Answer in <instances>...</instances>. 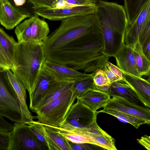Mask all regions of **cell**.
<instances>
[{"label": "cell", "instance_id": "cell-35", "mask_svg": "<svg viewBox=\"0 0 150 150\" xmlns=\"http://www.w3.org/2000/svg\"><path fill=\"white\" fill-rule=\"evenodd\" d=\"M11 132L0 131V150H8Z\"/></svg>", "mask_w": 150, "mask_h": 150}, {"label": "cell", "instance_id": "cell-30", "mask_svg": "<svg viewBox=\"0 0 150 150\" xmlns=\"http://www.w3.org/2000/svg\"><path fill=\"white\" fill-rule=\"evenodd\" d=\"M89 135L95 145L108 150H117L115 146V139L107 133L100 135L91 133Z\"/></svg>", "mask_w": 150, "mask_h": 150}, {"label": "cell", "instance_id": "cell-40", "mask_svg": "<svg viewBox=\"0 0 150 150\" xmlns=\"http://www.w3.org/2000/svg\"><path fill=\"white\" fill-rule=\"evenodd\" d=\"M137 140L138 143L147 149L150 150V136L144 135Z\"/></svg>", "mask_w": 150, "mask_h": 150}, {"label": "cell", "instance_id": "cell-14", "mask_svg": "<svg viewBox=\"0 0 150 150\" xmlns=\"http://www.w3.org/2000/svg\"><path fill=\"white\" fill-rule=\"evenodd\" d=\"M114 57L117 66L123 73L141 77L137 67L132 47L124 44Z\"/></svg>", "mask_w": 150, "mask_h": 150}, {"label": "cell", "instance_id": "cell-28", "mask_svg": "<svg viewBox=\"0 0 150 150\" xmlns=\"http://www.w3.org/2000/svg\"><path fill=\"white\" fill-rule=\"evenodd\" d=\"M90 89H95L91 73L88 76L74 81L73 88V93L71 100V105H73L77 97Z\"/></svg>", "mask_w": 150, "mask_h": 150}, {"label": "cell", "instance_id": "cell-8", "mask_svg": "<svg viewBox=\"0 0 150 150\" xmlns=\"http://www.w3.org/2000/svg\"><path fill=\"white\" fill-rule=\"evenodd\" d=\"M31 16L25 8L15 6L8 0H0V23L6 29H13Z\"/></svg>", "mask_w": 150, "mask_h": 150}, {"label": "cell", "instance_id": "cell-38", "mask_svg": "<svg viewBox=\"0 0 150 150\" xmlns=\"http://www.w3.org/2000/svg\"><path fill=\"white\" fill-rule=\"evenodd\" d=\"M52 0H29L30 4L35 10L41 8H45L50 4Z\"/></svg>", "mask_w": 150, "mask_h": 150}, {"label": "cell", "instance_id": "cell-16", "mask_svg": "<svg viewBox=\"0 0 150 150\" xmlns=\"http://www.w3.org/2000/svg\"><path fill=\"white\" fill-rule=\"evenodd\" d=\"M110 97L105 92L90 89L77 97L76 99L92 111L96 112L98 109L103 107L110 98Z\"/></svg>", "mask_w": 150, "mask_h": 150}, {"label": "cell", "instance_id": "cell-42", "mask_svg": "<svg viewBox=\"0 0 150 150\" xmlns=\"http://www.w3.org/2000/svg\"><path fill=\"white\" fill-rule=\"evenodd\" d=\"M12 4L16 6L21 7L24 5L28 0H8Z\"/></svg>", "mask_w": 150, "mask_h": 150}, {"label": "cell", "instance_id": "cell-27", "mask_svg": "<svg viewBox=\"0 0 150 150\" xmlns=\"http://www.w3.org/2000/svg\"><path fill=\"white\" fill-rule=\"evenodd\" d=\"M96 112L97 114L99 112H103L111 115L117 118L122 122L132 125L137 129H138L141 125L146 124L144 120L110 108H104L103 109Z\"/></svg>", "mask_w": 150, "mask_h": 150}, {"label": "cell", "instance_id": "cell-18", "mask_svg": "<svg viewBox=\"0 0 150 150\" xmlns=\"http://www.w3.org/2000/svg\"><path fill=\"white\" fill-rule=\"evenodd\" d=\"M107 93L112 97H120L137 105L146 107L133 89L125 82L118 81L112 83Z\"/></svg>", "mask_w": 150, "mask_h": 150}, {"label": "cell", "instance_id": "cell-26", "mask_svg": "<svg viewBox=\"0 0 150 150\" xmlns=\"http://www.w3.org/2000/svg\"><path fill=\"white\" fill-rule=\"evenodd\" d=\"M43 125L49 136L57 146L58 150H72L68 141L59 130L52 126Z\"/></svg>", "mask_w": 150, "mask_h": 150}, {"label": "cell", "instance_id": "cell-45", "mask_svg": "<svg viewBox=\"0 0 150 150\" xmlns=\"http://www.w3.org/2000/svg\"><path fill=\"white\" fill-rule=\"evenodd\" d=\"M28 1L29 3H30V2H29V0H28Z\"/></svg>", "mask_w": 150, "mask_h": 150}, {"label": "cell", "instance_id": "cell-41", "mask_svg": "<svg viewBox=\"0 0 150 150\" xmlns=\"http://www.w3.org/2000/svg\"><path fill=\"white\" fill-rule=\"evenodd\" d=\"M143 50L145 55L150 60V40L143 47Z\"/></svg>", "mask_w": 150, "mask_h": 150}, {"label": "cell", "instance_id": "cell-23", "mask_svg": "<svg viewBox=\"0 0 150 150\" xmlns=\"http://www.w3.org/2000/svg\"><path fill=\"white\" fill-rule=\"evenodd\" d=\"M35 14L32 26V37L34 42H40L44 41L50 32L47 23L44 20L40 19Z\"/></svg>", "mask_w": 150, "mask_h": 150}, {"label": "cell", "instance_id": "cell-34", "mask_svg": "<svg viewBox=\"0 0 150 150\" xmlns=\"http://www.w3.org/2000/svg\"><path fill=\"white\" fill-rule=\"evenodd\" d=\"M72 150H84L96 149L98 146L87 143H76L68 141Z\"/></svg>", "mask_w": 150, "mask_h": 150}, {"label": "cell", "instance_id": "cell-21", "mask_svg": "<svg viewBox=\"0 0 150 150\" xmlns=\"http://www.w3.org/2000/svg\"><path fill=\"white\" fill-rule=\"evenodd\" d=\"M36 137L45 144L49 150H58V149L47 134L44 125L37 121H33L26 124Z\"/></svg>", "mask_w": 150, "mask_h": 150}, {"label": "cell", "instance_id": "cell-15", "mask_svg": "<svg viewBox=\"0 0 150 150\" xmlns=\"http://www.w3.org/2000/svg\"><path fill=\"white\" fill-rule=\"evenodd\" d=\"M124 82L129 85L146 107L150 109V80L123 73Z\"/></svg>", "mask_w": 150, "mask_h": 150}, {"label": "cell", "instance_id": "cell-36", "mask_svg": "<svg viewBox=\"0 0 150 150\" xmlns=\"http://www.w3.org/2000/svg\"><path fill=\"white\" fill-rule=\"evenodd\" d=\"M150 40V20L147 25L140 35L139 40L143 47Z\"/></svg>", "mask_w": 150, "mask_h": 150}, {"label": "cell", "instance_id": "cell-39", "mask_svg": "<svg viewBox=\"0 0 150 150\" xmlns=\"http://www.w3.org/2000/svg\"><path fill=\"white\" fill-rule=\"evenodd\" d=\"M14 125L5 120L3 117L0 116V131L11 132L13 129Z\"/></svg>", "mask_w": 150, "mask_h": 150}, {"label": "cell", "instance_id": "cell-12", "mask_svg": "<svg viewBox=\"0 0 150 150\" xmlns=\"http://www.w3.org/2000/svg\"><path fill=\"white\" fill-rule=\"evenodd\" d=\"M58 79L68 81L42 65L36 85L30 98V109L33 111L52 83Z\"/></svg>", "mask_w": 150, "mask_h": 150}, {"label": "cell", "instance_id": "cell-3", "mask_svg": "<svg viewBox=\"0 0 150 150\" xmlns=\"http://www.w3.org/2000/svg\"><path fill=\"white\" fill-rule=\"evenodd\" d=\"M46 58L42 41L18 43L15 68L12 71L25 85L30 98Z\"/></svg>", "mask_w": 150, "mask_h": 150}, {"label": "cell", "instance_id": "cell-24", "mask_svg": "<svg viewBox=\"0 0 150 150\" xmlns=\"http://www.w3.org/2000/svg\"><path fill=\"white\" fill-rule=\"evenodd\" d=\"M35 15L25 20L16 27L14 31L18 43L33 41L32 37V26Z\"/></svg>", "mask_w": 150, "mask_h": 150}, {"label": "cell", "instance_id": "cell-2", "mask_svg": "<svg viewBox=\"0 0 150 150\" xmlns=\"http://www.w3.org/2000/svg\"><path fill=\"white\" fill-rule=\"evenodd\" d=\"M103 39L104 54L114 57L125 44L128 21L124 7L116 3L98 1L94 12Z\"/></svg>", "mask_w": 150, "mask_h": 150}, {"label": "cell", "instance_id": "cell-29", "mask_svg": "<svg viewBox=\"0 0 150 150\" xmlns=\"http://www.w3.org/2000/svg\"><path fill=\"white\" fill-rule=\"evenodd\" d=\"M60 132L68 141L76 143H87L95 144L93 140L88 132L60 130Z\"/></svg>", "mask_w": 150, "mask_h": 150}, {"label": "cell", "instance_id": "cell-43", "mask_svg": "<svg viewBox=\"0 0 150 150\" xmlns=\"http://www.w3.org/2000/svg\"><path fill=\"white\" fill-rule=\"evenodd\" d=\"M110 84L108 83L101 87L96 88L95 89L107 92L110 87Z\"/></svg>", "mask_w": 150, "mask_h": 150}, {"label": "cell", "instance_id": "cell-9", "mask_svg": "<svg viewBox=\"0 0 150 150\" xmlns=\"http://www.w3.org/2000/svg\"><path fill=\"white\" fill-rule=\"evenodd\" d=\"M96 5L70 6L59 9L38 8L35 10V13L38 16L50 20L61 21L74 16L94 13Z\"/></svg>", "mask_w": 150, "mask_h": 150}, {"label": "cell", "instance_id": "cell-32", "mask_svg": "<svg viewBox=\"0 0 150 150\" xmlns=\"http://www.w3.org/2000/svg\"><path fill=\"white\" fill-rule=\"evenodd\" d=\"M66 7L86 5H96L98 0H65Z\"/></svg>", "mask_w": 150, "mask_h": 150}, {"label": "cell", "instance_id": "cell-10", "mask_svg": "<svg viewBox=\"0 0 150 150\" xmlns=\"http://www.w3.org/2000/svg\"><path fill=\"white\" fill-rule=\"evenodd\" d=\"M103 108H110L145 121L150 126V109L119 97L110 98Z\"/></svg>", "mask_w": 150, "mask_h": 150}, {"label": "cell", "instance_id": "cell-19", "mask_svg": "<svg viewBox=\"0 0 150 150\" xmlns=\"http://www.w3.org/2000/svg\"><path fill=\"white\" fill-rule=\"evenodd\" d=\"M42 65L69 81H75L88 76L91 74L74 70L46 58Z\"/></svg>", "mask_w": 150, "mask_h": 150}, {"label": "cell", "instance_id": "cell-44", "mask_svg": "<svg viewBox=\"0 0 150 150\" xmlns=\"http://www.w3.org/2000/svg\"><path fill=\"white\" fill-rule=\"evenodd\" d=\"M147 76L148 77V78H149V79L150 80V74H149L148 76Z\"/></svg>", "mask_w": 150, "mask_h": 150}, {"label": "cell", "instance_id": "cell-37", "mask_svg": "<svg viewBox=\"0 0 150 150\" xmlns=\"http://www.w3.org/2000/svg\"><path fill=\"white\" fill-rule=\"evenodd\" d=\"M11 70L8 59L3 49L0 47V71Z\"/></svg>", "mask_w": 150, "mask_h": 150}, {"label": "cell", "instance_id": "cell-4", "mask_svg": "<svg viewBox=\"0 0 150 150\" xmlns=\"http://www.w3.org/2000/svg\"><path fill=\"white\" fill-rule=\"evenodd\" d=\"M73 88L65 91L57 98L35 111L34 118L43 124L55 127L64 120L72 105Z\"/></svg>", "mask_w": 150, "mask_h": 150}, {"label": "cell", "instance_id": "cell-31", "mask_svg": "<svg viewBox=\"0 0 150 150\" xmlns=\"http://www.w3.org/2000/svg\"><path fill=\"white\" fill-rule=\"evenodd\" d=\"M96 88L110 83L103 69H97L91 73Z\"/></svg>", "mask_w": 150, "mask_h": 150}, {"label": "cell", "instance_id": "cell-25", "mask_svg": "<svg viewBox=\"0 0 150 150\" xmlns=\"http://www.w3.org/2000/svg\"><path fill=\"white\" fill-rule=\"evenodd\" d=\"M148 0H124V7L128 21V26L132 23Z\"/></svg>", "mask_w": 150, "mask_h": 150}, {"label": "cell", "instance_id": "cell-17", "mask_svg": "<svg viewBox=\"0 0 150 150\" xmlns=\"http://www.w3.org/2000/svg\"><path fill=\"white\" fill-rule=\"evenodd\" d=\"M74 81L58 79L54 81L42 96L33 112H35L73 88Z\"/></svg>", "mask_w": 150, "mask_h": 150}, {"label": "cell", "instance_id": "cell-6", "mask_svg": "<svg viewBox=\"0 0 150 150\" xmlns=\"http://www.w3.org/2000/svg\"><path fill=\"white\" fill-rule=\"evenodd\" d=\"M9 135L8 150H45L47 147L40 142L26 124L15 123Z\"/></svg>", "mask_w": 150, "mask_h": 150}, {"label": "cell", "instance_id": "cell-11", "mask_svg": "<svg viewBox=\"0 0 150 150\" xmlns=\"http://www.w3.org/2000/svg\"><path fill=\"white\" fill-rule=\"evenodd\" d=\"M150 20V0H149L137 17L126 30L125 42L132 48L139 41V37Z\"/></svg>", "mask_w": 150, "mask_h": 150}, {"label": "cell", "instance_id": "cell-33", "mask_svg": "<svg viewBox=\"0 0 150 150\" xmlns=\"http://www.w3.org/2000/svg\"><path fill=\"white\" fill-rule=\"evenodd\" d=\"M110 83L120 81L123 82V80L118 76L110 67L107 62L105 65L103 69Z\"/></svg>", "mask_w": 150, "mask_h": 150}, {"label": "cell", "instance_id": "cell-5", "mask_svg": "<svg viewBox=\"0 0 150 150\" xmlns=\"http://www.w3.org/2000/svg\"><path fill=\"white\" fill-rule=\"evenodd\" d=\"M0 116L14 123L22 122L20 104L12 91L6 71H0Z\"/></svg>", "mask_w": 150, "mask_h": 150}, {"label": "cell", "instance_id": "cell-13", "mask_svg": "<svg viewBox=\"0 0 150 150\" xmlns=\"http://www.w3.org/2000/svg\"><path fill=\"white\" fill-rule=\"evenodd\" d=\"M12 91L18 99L21 111L22 122L27 124L33 121V116L26 103V88L23 82L11 70L6 71Z\"/></svg>", "mask_w": 150, "mask_h": 150}, {"label": "cell", "instance_id": "cell-7", "mask_svg": "<svg viewBox=\"0 0 150 150\" xmlns=\"http://www.w3.org/2000/svg\"><path fill=\"white\" fill-rule=\"evenodd\" d=\"M97 114L77 100L71 105L63 122L56 128L59 130H67L73 128L88 127L96 121Z\"/></svg>", "mask_w": 150, "mask_h": 150}, {"label": "cell", "instance_id": "cell-1", "mask_svg": "<svg viewBox=\"0 0 150 150\" xmlns=\"http://www.w3.org/2000/svg\"><path fill=\"white\" fill-rule=\"evenodd\" d=\"M43 43L46 59L85 73L103 69L110 58L94 13L62 20Z\"/></svg>", "mask_w": 150, "mask_h": 150}, {"label": "cell", "instance_id": "cell-22", "mask_svg": "<svg viewBox=\"0 0 150 150\" xmlns=\"http://www.w3.org/2000/svg\"><path fill=\"white\" fill-rule=\"evenodd\" d=\"M137 67L140 76L150 74V60L144 53L143 47L138 41L133 47Z\"/></svg>", "mask_w": 150, "mask_h": 150}, {"label": "cell", "instance_id": "cell-20", "mask_svg": "<svg viewBox=\"0 0 150 150\" xmlns=\"http://www.w3.org/2000/svg\"><path fill=\"white\" fill-rule=\"evenodd\" d=\"M18 42L13 37L7 34L3 28H0V47L4 52L9 62L11 70L15 68V57Z\"/></svg>", "mask_w": 150, "mask_h": 150}]
</instances>
